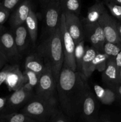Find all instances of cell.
Returning <instances> with one entry per match:
<instances>
[{
	"mask_svg": "<svg viewBox=\"0 0 121 122\" xmlns=\"http://www.w3.org/2000/svg\"><path fill=\"white\" fill-rule=\"evenodd\" d=\"M11 11L5 8L0 1V25L3 26L4 24L9 19Z\"/></svg>",
	"mask_w": 121,
	"mask_h": 122,
	"instance_id": "31",
	"label": "cell"
},
{
	"mask_svg": "<svg viewBox=\"0 0 121 122\" xmlns=\"http://www.w3.org/2000/svg\"><path fill=\"white\" fill-rule=\"evenodd\" d=\"M39 2H40V4L42 5V7H44L45 5H46V4H47L49 2H52L53 1H58V0H37Z\"/></svg>",
	"mask_w": 121,
	"mask_h": 122,
	"instance_id": "39",
	"label": "cell"
},
{
	"mask_svg": "<svg viewBox=\"0 0 121 122\" xmlns=\"http://www.w3.org/2000/svg\"><path fill=\"white\" fill-rule=\"evenodd\" d=\"M27 82L23 71L18 64H11L10 69L7 74L4 83L9 91H15L22 88Z\"/></svg>",
	"mask_w": 121,
	"mask_h": 122,
	"instance_id": "14",
	"label": "cell"
},
{
	"mask_svg": "<svg viewBox=\"0 0 121 122\" xmlns=\"http://www.w3.org/2000/svg\"><path fill=\"white\" fill-rule=\"evenodd\" d=\"M0 52L5 57L7 62H15L21 57L11 31L5 30L0 33Z\"/></svg>",
	"mask_w": 121,
	"mask_h": 122,
	"instance_id": "10",
	"label": "cell"
},
{
	"mask_svg": "<svg viewBox=\"0 0 121 122\" xmlns=\"http://www.w3.org/2000/svg\"><path fill=\"white\" fill-rule=\"evenodd\" d=\"M104 4L113 17L117 20L121 17V5L113 0H104Z\"/></svg>",
	"mask_w": 121,
	"mask_h": 122,
	"instance_id": "28",
	"label": "cell"
},
{
	"mask_svg": "<svg viewBox=\"0 0 121 122\" xmlns=\"http://www.w3.org/2000/svg\"><path fill=\"white\" fill-rule=\"evenodd\" d=\"M12 30L17 50L22 56L27 52L29 48L30 44L32 43L30 35L24 23Z\"/></svg>",
	"mask_w": 121,
	"mask_h": 122,
	"instance_id": "15",
	"label": "cell"
},
{
	"mask_svg": "<svg viewBox=\"0 0 121 122\" xmlns=\"http://www.w3.org/2000/svg\"><path fill=\"white\" fill-rule=\"evenodd\" d=\"M60 33H61L62 44L64 51V64L72 70H77L75 60V44L73 39L70 35L65 25V15L62 13L60 21Z\"/></svg>",
	"mask_w": 121,
	"mask_h": 122,
	"instance_id": "6",
	"label": "cell"
},
{
	"mask_svg": "<svg viewBox=\"0 0 121 122\" xmlns=\"http://www.w3.org/2000/svg\"><path fill=\"white\" fill-rule=\"evenodd\" d=\"M98 122H121V112L101 116Z\"/></svg>",
	"mask_w": 121,
	"mask_h": 122,
	"instance_id": "30",
	"label": "cell"
},
{
	"mask_svg": "<svg viewBox=\"0 0 121 122\" xmlns=\"http://www.w3.org/2000/svg\"><path fill=\"white\" fill-rule=\"evenodd\" d=\"M114 1H115L116 2H117L119 4L121 5V0H113Z\"/></svg>",
	"mask_w": 121,
	"mask_h": 122,
	"instance_id": "42",
	"label": "cell"
},
{
	"mask_svg": "<svg viewBox=\"0 0 121 122\" xmlns=\"http://www.w3.org/2000/svg\"><path fill=\"white\" fill-rule=\"evenodd\" d=\"M118 75L119 69L115 63V58L109 57L106 69L102 73V81L106 86L113 88L118 85Z\"/></svg>",
	"mask_w": 121,
	"mask_h": 122,
	"instance_id": "16",
	"label": "cell"
},
{
	"mask_svg": "<svg viewBox=\"0 0 121 122\" xmlns=\"http://www.w3.org/2000/svg\"><path fill=\"white\" fill-rule=\"evenodd\" d=\"M34 95V89L24 85L22 88L7 97L5 107L1 113H9L20 110Z\"/></svg>",
	"mask_w": 121,
	"mask_h": 122,
	"instance_id": "7",
	"label": "cell"
},
{
	"mask_svg": "<svg viewBox=\"0 0 121 122\" xmlns=\"http://www.w3.org/2000/svg\"><path fill=\"white\" fill-rule=\"evenodd\" d=\"M45 60L37 52L28 55L25 60V70H30L41 75L45 69Z\"/></svg>",
	"mask_w": 121,
	"mask_h": 122,
	"instance_id": "20",
	"label": "cell"
},
{
	"mask_svg": "<svg viewBox=\"0 0 121 122\" xmlns=\"http://www.w3.org/2000/svg\"><path fill=\"white\" fill-rule=\"evenodd\" d=\"M118 84H121V68L119 69V70Z\"/></svg>",
	"mask_w": 121,
	"mask_h": 122,
	"instance_id": "40",
	"label": "cell"
},
{
	"mask_svg": "<svg viewBox=\"0 0 121 122\" xmlns=\"http://www.w3.org/2000/svg\"><path fill=\"white\" fill-rule=\"evenodd\" d=\"M32 8L31 0H24L13 9L9 17V25L12 29L24 23Z\"/></svg>",
	"mask_w": 121,
	"mask_h": 122,
	"instance_id": "13",
	"label": "cell"
},
{
	"mask_svg": "<svg viewBox=\"0 0 121 122\" xmlns=\"http://www.w3.org/2000/svg\"><path fill=\"white\" fill-rule=\"evenodd\" d=\"M121 50V43H112L106 42L103 48L102 52L109 57L115 58Z\"/></svg>",
	"mask_w": 121,
	"mask_h": 122,
	"instance_id": "26",
	"label": "cell"
},
{
	"mask_svg": "<svg viewBox=\"0 0 121 122\" xmlns=\"http://www.w3.org/2000/svg\"><path fill=\"white\" fill-rule=\"evenodd\" d=\"M45 67L34 89L35 96L46 100H58L56 97V85L49 62L45 60Z\"/></svg>",
	"mask_w": 121,
	"mask_h": 122,
	"instance_id": "4",
	"label": "cell"
},
{
	"mask_svg": "<svg viewBox=\"0 0 121 122\" xmlns=\"http://www.w3.org/2000/svg\"><path fill=\"white\" fill-rule=\"evenodd\" d=\"M98 23L103 29L106 42L120 43L116 25L117 19L110 15L107 10L102 14Z\"/></svg>",
	"mask_w": 121,
	"mask_h": 122,
	"instance_id": "11",
	"label": "cell"
},
{
	"mask_svg": "<svg viewBox=\"0 0 121 122\" xmlns=\"http://www.w3.org/2000/svg\"><path fill=\"white\" fill-rule=\"evenodd\" d=\"M23 73L27 79V82L25 85L34 90L36 87L37 85L39 78L41 75H39L30 70H25V69L23 71Z\"/></svg>",
	"mask_w": 121,
	"mask_h": 122,
	"instance_id": "27",
	"label": "cell"
},
{
	"mask_svg": "<svg viewBox=\"0 0 121 122\" xmlns=\"http://www.w3.org/2000/svg\"><path fill=\"white\" fill-rule=\"evenodd\" d=\"M62 13L69 12L79 16L81 0H59Z\"/></svg>",
	"mask_w": 121,
	"mask_h": 122,
	"instance_id": "23",
	"label": "cell"
},
{
	"mask_svg": "<svg viewBox=\"0 0 121 122\" xmlns=\"http://www.w3.org/2000/svg\"><path fill=\"white\" fill-rule=\"evenodd\" d=\"M118 20V21H120V22H121V18H120V19H119V20Z\"/></svg>",
	"mask_w": 121,
	"mask_h": 122,
	"instance_id": "43",
	"label": "cell"
},
{
	"mask_svg": "<svg viewBox=\"0 0 121 122\" xmlns=\"http://www.w3.org/2000/svg\"><path fill=\"white\" fill-rule=\"evenodd\" d=\"M70 119L62 110L58 108L53 113L49 122H71Z\"/></svg>",
	"mask_w": 121,
	"mask_h": 122,
	"instance_id": "29",
	"label": "cell"
},
{
	"mask_svg": "<svg viewBox=\"0 0 121 122\" xmlns=\"http://www.w3.org/2000/svg\"><path fill=\"white\" fill-rule=\"evenodd\" d=\"M11 64H7L1 70H0V86L4 83L7 77V74H8V71L10 69Z\"/></svg>",
	"mask_w": 121,
	"mask_h": 122,
	"instance_id": "33",
	"label": "cell"
},
{
	"mask_svg": "<svg viewBox=\"0 0 121 122\" xmlns=\"http://www.w3.org/2000/svg\"><path fill=\"white\" fill-rule=\"evenodd\" d=\"M112 89H113L116 92L117 101L120 103V104H121V84L117 85Z\"/></svg>",
	"mask_w": 121,
	"mask_h": 122,
	"instance_id": "34",
	"label": "cell"
},
{
	"mask_svg": "<svg viewBox=\"0 0 121 122\" xmlns=\"http://www.w3.org/2000/svg\"><path fill=\"white\" fill-rule=\"evenodd\" d=\"M89 86L87 79L77 70L63 65L56 85L58 101L62 112L71 119L79 116L82 102Z\"/></svg>",
	"mask_w": 121,
	"mask_h": 122,
	"instance_id": "1",
	"label": "cell"
},
{
	"mask_svg": "<svg viewBox=\"0 0 121 122\" xmlns=\"http://www.w3.org/2000/svg\"><path fill=\"white\" fill-rule=\"evenodd\" d=\"M7 61L4 55L0 52V70L7 64Z\"/></svg>",
	"mask_w": 121,
	"mask_h": 122,
	"instance_id": "36",
	"label": "cell"
},
{
	"mask_svg": "<svg viewBox=\"0 0 121 122\" xmlns=\"http://www.w3.org/2000/svg\"><path fill=\"white\" fill-rule=\"evenodd\" d=\"M84 38L90 44L91 47L98 52H102L106 42L104 32L98 23L93 24L83 23Z\"/></svg>",
	"mask_w": 121,
	"mask_h": 122,
	"instance_id": "9",
	"label": "cell"
},
{
	"mask_svg": "<svg viewBox=\"0 0 121 122\" xmlns=\"http://www.w3.org/2000/svg\"><path fill=\"white\" fill-rule=\"evenodd\" d=\"M23 1L24 0H1V2L7 9L11 12L13 9Z\"/></svg>",
	"mask_w": 121,
	"mask_h": 122,
	"instance_id": "32",
	"label": "cell"
},
{
	"mask_svg": "<svg viewBox=\"0 0 121 122\" xmlns=\"http://www.w3.org/2000/svg\"><path fill=\"white\" fill-rule=\"evenodd\" d=\"M24 24L26 25L30 35L32 44L35 45L37 38L38 21L37 16L33 8L30 10L28 16L26 18Z\"/></svg>",
	"mask_w": 121,
	"mask_h": 122,
	"instance_id": "21",
	"label": "cell"
},
{
	"mask_svg": "<svg viewBox=\"0 0 121 122\" xmlns=\"http://www.w3.org/2000/svg\"><path fill=\"white\" fill-rule=\"evenodd\" d=\"M7 101V97H0V113H2L5 107Z\"/></svg>",
	"mask_w": 121,
	"mask_h": 122,
	"instance_id": "35",
	"label": "cell"
},
{
	"mask_svg": "<svg viewBox=\"0 0 121 122\" xmlns=\"http://www.w3.org/2000/svg\"><path fill=\"white\" fill-rule=\"evenodd\" d=\"M37 52L45 60L49 62L53 76L56 81L58 82L64 61L60 23L54 33L47 38L43 39L37 47Z\"/></svg>",
	"mask_w": 121,
	"mask_h": 122,
	"instance_id": "2",
	"label": "cell"
},
{
	"mask_svg": "<svg viewBox=\"0 0 121 122\" xmlns=\"http://www.w3.org/2000/svg\"><path fill=\"white\" fill-rule=\"evenodd\" d=\"M5 30V29L4 26H2V25H0V33L3 32L4 30Z\"/></svg>",
	"mask_w": 121,
	"mask_h": 122,
	"instance_id": "41",
	"label": "cell"
},
{
	"mask_svg": "<svg viewBox=\"0 0 121 122\" xmlns=\"http://www.w3.org/2000/svg\"><path fill=\"white\" fill-rule=\"evenodd\" d=\"M106 7L104 2L97 1L94 4L88 8L85 18L81 20L85 24H93L98 23L102 14L106 10Z\"/></svg>",
	"mask_w": 121,
	"mask_h": 122,
	"instance_id": "18",
	"label": "cell"
},
{
	"mask_svg": "<svg viewBox=\"0 0 121 122\" xmlns=\"http://www.w3.org/2000/svg\"><path fill=\"white\" fill-rule=\"evenodd\" d=\"M1 1V0H0V1Z\"/></svg>",
	"mask_w": 121,
	"mask_h": 122,
	"instance_id": "44",
	"label": "cell"
},
{
	"mask_svg": "<svg viewBox=\"0 0 121 122\" xmlns=\"http://www.w3.org/2000/svg\"><path fill=\"white\" fill-rule=\"evenodd\" d=\"M58 109V100H46L35 95L20 112L38 122H47Z\"/></svg>",
	"mask_w": 121,
	"mask_h": 122,
	"instance_id": "3",
	"label": "cell"
},
{
	"mask_svg": "<svg viewBox=\"0 0 121 122\" xmlns=\"http://www.w3.org/2000/svg\"><path fill=\"white\" fill-rule=\"evenodd\" d=\"M43 8L45 39L52 35L59 25L62 11L59 0L52 1L43 7Z\"/></svg>",
	"mask_w": 121,
	"mask_h": 122,
	"instance_id": "5",
	"label": "cell"
},
{
	"mask_svg": "<svg viewBox=\"0 0 121 122\" xmlns=\"http://www.w3.org/2000/svg\"><path fill=\"white\" fill-rule=\"evenodd\" d=\"M85 50H86V46L85 45V40L82 41L78 44H75L74 52L75 60L77 66V70L80 73L82 61L85 52Z\"/></svg>",
	"mask_w": 121,
	"mask_h": 122,
	"instance_id": "25",
	"label": "cell"
},
{
	"mask_svg": "<svg viewBox=\"0 0 121 122\" xmlns=\"http://www.w3.org/2000/svg\"><path fill=\"white\" fill-rule=\"evenodd\" d=\"M94 94L102 104L110 106L115 101H117L116 94L113 89L106 86V88L99 85L95 84L93 86Z\"/></svg>",
	"mask_w": 121,
	"mask_h": 122,
	"instance_id": "17",
	"label": "cell"
},
{
	"mask_svg": "<svg viewBox=\"0 0 121 122\" xmlns=\"http://www.w3.org/2000/svg\"><path fill=\"white\" fill-rule=\"evenodd\" d=\"M115 63H116V66H117V68L119 70L121 68V50L120 52L117 54V56L115 57Z\"/></svg>",
	"mask_w": 121,
	"mask_h": 122,
	"instance_id": "37",
	"label": "cell"
},
{
	"mask_svg": "<svg viewBox=\"0 0 121 122\" xmlns=\"http://www.w3.org/2000/svg\"><path fill=\"white\" fill-rule=\"evenodd\" d=\"M98 51L91 46H86V50L83 57L81 64V73L86 79L90 78L93 73L92 70L93 63Z\"/></svg>",
	"mask_w": 121,
	"mask_h": 122,
	"instance_id": "19",
	"label": "cell"
},
{
	"mask_svg": "<svg viewBox=\"0 0 121 122\" xmlns=\"http://www.w3.org/2000/svg\"><path fill=\"white\" fill-rule=\"evenodd\" d=\"M116 25H117V33H118L119 42L121 43V23L120 22V21H119L117 20V23H116Z\"/></svg>",
	"mask_w": 121,
	"mask_h": 122,
	"instance_id": "38",
	"label": "cell"
},
{
	"mask_svg": "<svg viewBox=\"0 0 121 122\" xmlns=\"http://www.w3.org/2000/svg\"><path fill=\"white\" fill-rule=\"evenodd\" d=\"M0 122H38L22 112L0 113Z\"/></svg>",
	"mask_w": 121,
	"mask_h": 122,
	"instance_id": "22",
	"label": "cell"
},
{
	"mask_svg": "<svg viewBox=\"0 0 121 122\" xmlns=\"http://www.w3.org/2000/svg\"><path fill=\"white\" fill-rule=\"evenodd\" d=\"M98 100L88 86L82 102L79 117L83 122H98Z\"/></svg>",
	"mask_w": 121,
	"mask_h": 122,
	"instance_id": "8",
	"label": "cell"
},
{
	"mask_svg": "<svg viewBox=\"0 0 121 122\" xmlns=\"http://www.w3.org/2000/svg\"><path fill=\"white\" fill-rule=\"evenodd\" d=\"M109 57L102 52H98L95 56L93 60L92 70L94 71L97 70L99 72L102 73L106 67Z\"/></svg>",
	"mask_w": 121,
	"mask_h": 122,
	"instance_id": "24",
	"label": "cell"
},
{
	"mask_svg": "<svg viewBox=\"0 0 121 122\" xmlns=\"http://www.w3.org/2000/svg\"><path fill=\"white\" fill-rule=\"evenodd\" d=\"M63 13L65 15L66 29L73 39L75 44L85 40L83 23L79 16L69 12Z\"/></svg>",
	"mask_w": 121,
	"mask_h": 122,
	"instance_id": "12",
	"label": "cell"
}]
</instances>
